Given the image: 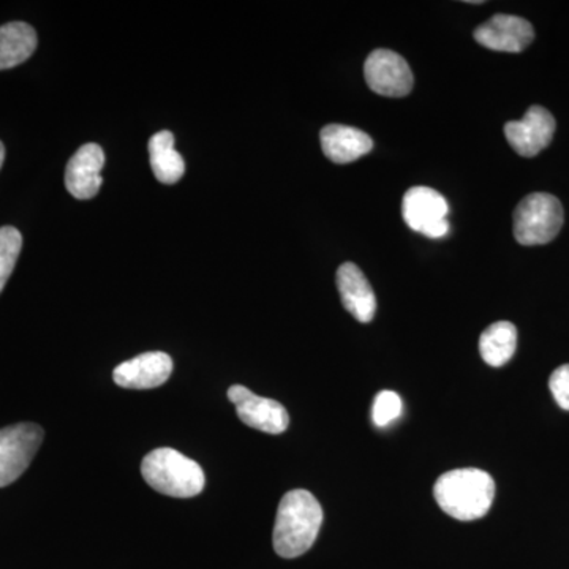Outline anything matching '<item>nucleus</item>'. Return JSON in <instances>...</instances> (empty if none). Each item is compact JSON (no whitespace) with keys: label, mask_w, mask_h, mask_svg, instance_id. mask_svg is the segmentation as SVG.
I'll return each instance as SVG.
<instances>
[{"label":"nucleus","mask_w":569,"mask_h":569,"mask_svg":"<svg viewBox=\"0 0 569 569\" xmlns=\"http://www.w3.org/2000/svg\"><path fill=\"white\" fill-rule=\"evenodd\" d=\"M321 149L331 162H356L373 149L372 138L356 127L329 123L320 132Z\"/></svg>","instance_id":"nucleus-13"},{"label":"nucleus","mask_w":569,"mask_h":569,"mask_svg":"<svg viewBox=\"0 0 569 569\" xmlns=\"http://www.w3.org/2000/svg\"><path fill=\"white\" fill-rule=\"evenodd\" d=\"M104 152L96 142L81 146L71 157L66 171V187L77 200H91L102 187Z\"/></svg>","instance_id":"nucleus-11"},{"label":"nucleus","mask_w":569,"mask_h":569,"mask_svg":"<svg viewBox=\"0 0 569 569\" xmlns=\"http://www.w3.org/2000/svg\"><path fill=\"white\" fill-rule=\"evenodd\" d=\"M228 399L234 403L238 418L252 429L279 436L290 426V415L282 403L257 396L241 385L228 389Z\"/></svg>","instance_id":"nucleus-7"},{"label":"nucleus","mask_w":569,"mask_h":569,"mask_svg":"<svg viewBox=\"0 0 569 569\" xmlns=\"http://www.w3.org/2000/svg\"><path fill=\"white\" fill-rule=\"evenodd\" d=\"M448 203L443 194L430 187H411L403 194L402 216L408 227L425 234L427 228L447 220Z\"/></svg>","instance_id":"nucleus-14"},{"label":"nucleus","mask_w":569,"mask_h":569,"mask_svg":"<svg viewBox=\"0 0 569 569\" xmlns=\"http://www.w3.org/2000/svg\"><path fill=\"white\" fill-rule=\"evenodd\" d=\"M36 29L28 22L13 21L0 26V70L13 69L28 61L36 52Z\"/></svg>","instance_id":"nucleus-15"},{"label":"nucleus","mask_w":569,"mask_h":569,"mask_svg":"<svg viewBox=\"0 0 569 569\" xmlns=\"http://www.w3.org/2000/svg\"><path fill=\"white\" fill-rule=\"evenodd\" d=\"M22 249V236L14 227L0 228V293L9 282Z\"/></svg>","instance_id":"nucleus-18"},{"label":"nucleus","mask_w":569,"mask_h":569,"mask_svg":"<svg viewBox=\"0 0 569 569\" xmlns=\"http://www.w3.org/2000/svg\"><path fill=\"white\" fill-rule=\"evenodd\" d=\"M323 523V508L305 489L284 493L277 509L274 550L283 559L305 556L312 548Z\"/></svg>","instance_id":"nucleus-1"},{"label":"nucleus","mask_w":569,"mask_h":569,"mask_svg":"<svg viewBox=\"0 0 569 569\" xmlns=\"http://www.w3.org/2000/svg\"><path fill=\"white\" fill-rule=\"evenodd\" d=\"M518 348V329L509 321L490 325L479 337V353L486 365L501 367L509 362Z\"/></svg>","instance_id":"nucleus-17"},{"label":"nucleus","mask_w":569,"mask_h":569,"mask_svg":"<svg viewBox=\"0 0 569 569\" xmlns=\"http://www.w3.org/2000/svg\"><path fill=\"white\" fill-rule=\"evenodd\" d=\"M173 373V359L163 351H151L122 362L114 369L116 385L126 389H153L167 383Z\"/></svg>","instance_id":"nucleus-10"},{"label":"nucleus","mask_w":569,"mask_h":569,"mask_svg":"<svg viewBox=\"0 0 569 569\" xmlns=\"http://www.w3.org/2000/svg\"><path fill=\"white\" fill-rule=\"evenodd\" d=\"M141 475L153 490L168 497L192 498L204 489V471L200 463L173 448L149 452L142 459Z\"/></svg>","instance_id":"nucleus-3"},{"label":"nucleus","mask_w":569,"mask_h":569,"mask_svg":"<svg viewBox=\"0 0 569 569\" xmlns=\"http://www.w3.org/2000/svg\"><path fill=\"white\" fill-rule=\"evenodd\" d=\"M3 160H6V146L0 141V168H2Z\"/></svg>","instance_id":"nucleus-21"},{"label":"nucleus","mask_w":569,"mask_h":569,"mask_svg":"<svg viewBox=\"0 0 569 569\" xmlns=\"http://www.w3.org/2000/svg\"><path fill=\"white\" fill-rule=\"evenodd\" d=\"M367 86L378 96L407 97L415 84L413 73L402 56L391 50L370 52L365 63Z\"/></svg>","instance_id":"nucleus-6"},{"label":"nucleus","mask_w":569,"mask_h":569,"mask_svg":"<svg viewBox=\"0 0 569 569\" xmlns=\"http://www.w3.org/2000/svg\"><path fill=\"white\" fill-rule=\"evenodd\" d=\"M149 156L153 174L162 183L181 181L186 173V163L181 153L174 149V134L163 130L149 140Z\"/></svg>","instance_id":"nucleus-16"},{"label":"nucleus","mask_w":569,"mask_h":569,"mask_svg":"<svg viewBox=\"0 0 569 569\" xmlns=\"http://www.w3.org/2000/svg\"><path fill=\"white\" fill-rule=\"evenodd\" d=\"M563 227V206L550 193L527 194L515 211V238L522 246L548 244Z\"/></svg>","instance_id":"nucleus-4"},{"label":"nucleus","mask_w":569,"mask_h":569,"mask_svg":"<svg viewBox=\"0 0 569 569\" xmlns=\"http://www.w3.org/2000/svg\"><path fill=\"white\" fill-rule=\"evenodd\" d=\"M402 399L395 391H381L372 406V419L378 427H387L402 415Z\"/></svg>","instance_id":"nucleus-19"},{"label":"nucleus","mask_w":569,"mask_h":569,"mask_svg":"<svg viewBox=\"0 0 569 569\" xmlns=\"http://www.w3.org/2000/svg\"><path fill=\"white\" fill-rule=\"evenodd\" d=\"M337 290L342 305L359 323H370L377 313V298L365 272L355 263L337 269Z\"/></svg>","instance_id":"nucleus-12"},{"label":"nucleus","mask_w":569,"mask_h":569,"mask_svg":"<svg viewBox=\"0 0 569 569\" xmlns=\"http://www.w3.org/2000/svg\"><path fill=\"white\" fill-rule=\"evenodd\" d=\"M43 437V429L32 422L0 430V488L17 481L28 470Z\"/></svg>","instance_id":"nucleus-5"},{"label":"nucleus","mask_w":569,"mask_h":569,"mask_svg":"<svg viewBox=\"0 0 569 569\" xmlns=\"http://www.w3.org/2000/svg\"><path fill=\"white\" fill-rule=\"evenodd\" d=\"M550 392L560 408L569 411V365L560 366L553 370L549 380Z\"/></svg>","instance_id":"nucleus-20"},{"label":"nucleus","mask_w":569,"mask_h":569,"mask_svg":"<svg viewBox=\"0 0 569 569\" xmlns=\"http://www.w3.org/2000/svg\"><path fill=\"white\" fill-rule=\"evenodd\" d=\"M475 40L492 51L520 52L535 39L533 26L512 14H496L475 29Z\"/></svg>","instance_id":"nucleus-9"},{"label":"nucleus","mask_w":569,"mask_h":569,"mask_svg":"<svg viewBox=\"0 0 569 569\" xmlns=\"http://www.w3.org/2000/svg\"><path fill=\"white\" fill-rule=\"evenodd\" d=\"M556 119L546 108L530 107L520 121L505 126V137L519 156L535 157L548 148L556 133Z\"/></svg>","instance_id":"nucleus-8"},{"label":"nucleus","mask_w":569,"mask_h":569,"mask_svg":"<svg viewBox=\"0 0 569 569\" xmlns=\"http://www.w3.org/2000/svg\"><path fill=\"white\" fill-rule=\"evenodd\" d=\"M433 497L438 507L458 520L485 518L496 498V481L479 468H458L437 479Z\"/></svg>","instance_id":"nucleus-2"}]
</instances>
